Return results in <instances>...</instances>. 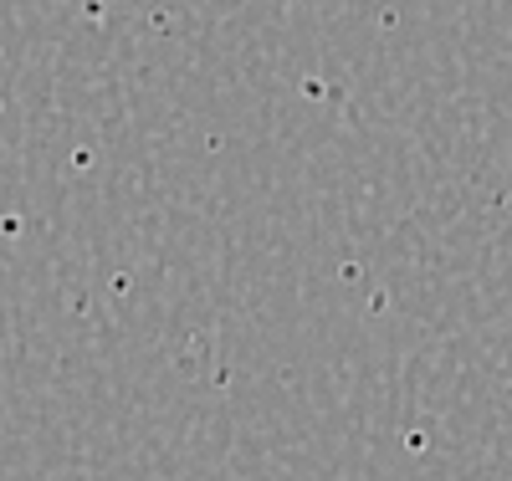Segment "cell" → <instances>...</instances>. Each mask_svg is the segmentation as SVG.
<instances>
[]
</instances>
